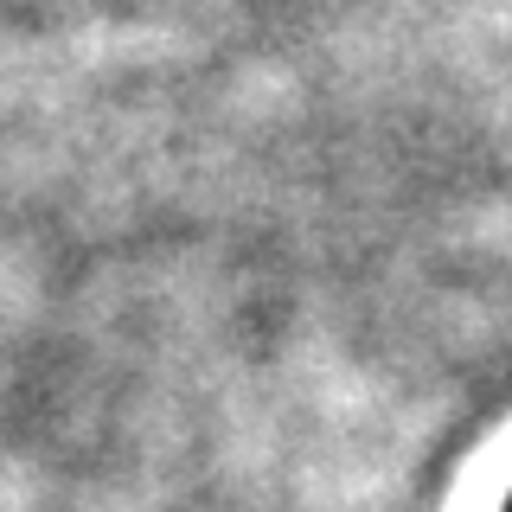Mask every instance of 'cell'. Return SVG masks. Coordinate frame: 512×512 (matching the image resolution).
<instances>
[{
  "label": "cell",
  "instance_id": "6da1fadb",
  "mask_svg": "<svg viewBox=\"0 0 512 512\" xmlns=\"http://www.w3.org/2000/svg\"><path fill=\"white\" fill-rule=\"evenodd\" d=\"M506 512H512V506H506Z\"/></svg>",
  "mask_w": 512,
  "mask_h": 512
}]
</instances>
